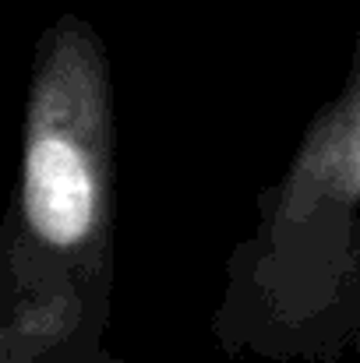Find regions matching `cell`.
<instances>
[{
  "mask_svg": "<svg viewBox=\"0 0 360 363\" xmlns=\"http://www.w3.org/2000/svg\"><path fill=\"white\" fill-rule=\"evenodd\" d=\"M96 60L85 50H60L46 67L25 148V216L53 247L82 243L99 219V159L89 141L96 110Z\"/></svg>",
  "mask_w": 360,
  "mask_h": 363,
  "instance_id": "cell-1",
  "label": "cell"
}]
</instances>
